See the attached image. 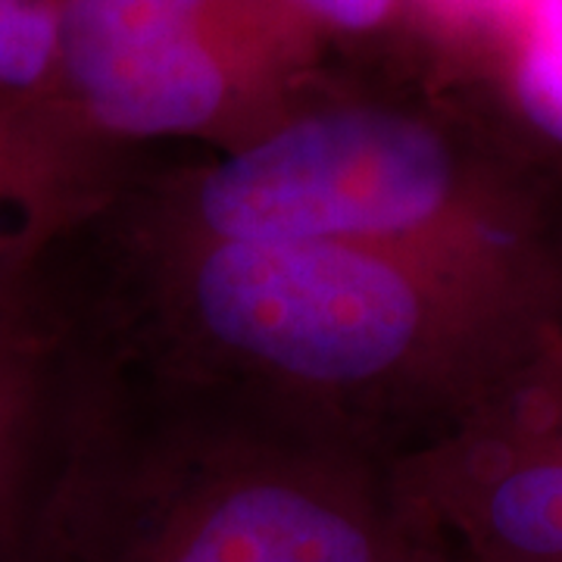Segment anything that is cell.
<instances>
[{"label": "cell", "instance_id": "1", "mask_svg": "<svg viewBox=\"0 0 562 562\" xmlns=\"http://www.w3.org/2000/svg\"><path fill=\"white\" fill-rule=\"evenodd\" d=\"M103 357L403 465L443 441L553 310L550 269L181 232L120 191L54 247Z\"/></svg>", "mask_w": 562, "mask_h": 562}, {"label": "cell", "instance_id": "12", "mask_svg": "<svg viewBox=\"0 0 562 562\" xmlns=\"http://www.w3.org/2000/svg\"><path fill=\"white\" fill-rule=\"evenodd\" d=\"M431 562H457V560H453V557H450V553H441V557H438V560H431Z\"/></svg>", "mask_w": 562, "mask_h": 562}, {"label": "cell", "instance_id": "4", "mask_svg": "<svg viewBox=\"0 0 562 562\" xmlns=\"http://www.w3.org/2000/svg\"><path fill=\"white\" fill-rule=\"evenodd\" d=\"M331 54L284 0H69L50 94L125 147L222 150Z\"/></svg>", "mask_w": 562, "mask_h": 562}, {"label": "cell", "instance_id": "6", "mask_svg": "<svg viewBox=\"0 0 562 562\" xmlns=\"http://www.w3.org/2000/svg\"><path fill=\"white\" fill-rule=\"evenodd\" d=\"M147 150L98 135L57 94H0V288L91 220Z\"/></svg>", "mask_w": 562, "mask_h": 562}, {"label": "cell", "instance_id": "7", "mask_svg": "<svg viewBox=\"0 0 562 562\" xmlns=\"http://www.w3.org/2000/svg\"><path fill=\"white\" fill-rule=\"evenodd\" d=\"M516 20L513 94L522 116L562 147V0H509Z\"/></svg>", "mask_w": 562, "mask_h": 562}, {"label": "cell", "instance_id": "5", "mask_svg": "<svg viewBox=\"0 0 562 562\" xmlns=\"http://www.w3.org/2000/svg\"><path fill=\"white\" fill-rule=\"evenodd\" d=\"M91 350L54 257L0 288V562L76 419Z\"/></svg>", "mask_w": 562, "mask_h": 562}, {"label": "cell", "instance_id": "11", "mask_svg": "<svg viewBox=\"0 0 562 562\" xmlns=\"http://www.w3.org/2000/svg\"><path fill=\"white\" fill-rule=\"evenodd\" d=\"M422 10H431V13H501L506 0H419Z\"/></svg>", "mask_w": 562, "mask_h": 562}, {"label": "cell", "instance_id": "10", "mask_svg": "<svg viewBox=\"0 0 562 562\" xmlns=\"http://www.w3.org/2000/svg\"><path fill=\"white\" fill-rule=\"evenodd\" d=\"M516 379L531 394V401L562 428V331L557 325V306L516 366Z\"/></svg>", "mask_w": 562, "mask_h": 562}, {"label": "cell", "instance_id": "8", "mask_svg": "<svg viewBox=\"0 0 562 562\" xmlns=\"http://www.w3.org/2000/svg\"><path fill=\"white\" fill-rule=\"evenodd\" d=\"M69 0H0V94H50Z\"/></svg>", "mask_w": 562, "mask_h": 562}, {"label": "cell", "instance_id": "9", "mask_svg": "<svg viewBox=\"0 0 562 562\" xmlns=\"http://www.w3.org/2000/svg\"><path fill=\"white\" fill-rule=\"evenodd\" d=\"M331 50L394 54V38L409 29L419 0H284Z\"/></svg>", "mask_w": 562, "mask_h": 562}, {"label": "cell", "instance_id": "2", "mask_svg": "<svg viewBox=\"0 0 562 562\" xmlns=\"http://www.w3.org/2000/svg\"><path fill=\"white\" fill-rule=\"evenodd\" d=\"M88 341V338H85ZM91 350L10 562H431L397 465Z\"/></svg>", "mask_w": 562, "mask_h": 562}, {"label": "cell", "instance_id": "3", "mask_svg": "<svg viewBox=\"0 0 562 562\" xmlns=\"http://www.w3.org/2000/svg\"><path fill=\"white\" fill-rule=\"evenodd\" d=\"M120 198L213 238L331 241L462 262L547 266L528 210L503 198L453 122L375 69L325 66L222 150H147Z\"/></svg>", "mask_w": 562, "mask_h": 562}]
</instances>
